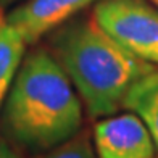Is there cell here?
<instances>
[{
    "label": "cell",
    "instance_id": "cell-3",
    "mask_svg": "<svg viewBox=\"0 0 158 158\" xmlns=\"http://www.w3.org/2000/svg\"><path fill=\"white\" fill-rule=\"evenodd\" d=\"M98 26L137 58L158 66V6L148 0H98Z\"/></svg>",
    "mask_w": 158,
    "mask_h": 158
},
{
    "label": "cell",
    "instance_id": "cell-6",
    "mask_svg": "<svg viewBox=\"0 0 158 158\" xmlns=\"http://www.w3.org/2000/svg\"><path fill=\"white\" fill-rule=\"evenodd\" d=\"M123 108L135 113L143 121L158 152V66L132 85Z\"/></svg>",
    "mask_w": 158,
    "mask_h": 158
},
{
    "label": "cell",
    "instance_id": "cell-10",
    "mask_svg": "<svg viewBox=\"0 0 158 158\" xmlns=\"http://www.w3.org/2000/svg\"><path fill=\"white\" fill-rule=\"evenodd\" d=\"M18 2H21V0H0V10H5V8H8V6H11V5L18 3Z\"/></svg>",
    "mask_w": 158,
    "mask_h": 158
},
{
    "label": "cell",
    "instance_id": "cell-9",
    "mask_svg": "<svg viewBox=\"0 0 158 158\" xmlns=\"http://www.w3.org/2000/svg\"><path fill=\"white\" fill-rule=\"evenodd\" d=\"M0 158H21L19 150L13 147L3 135H0Z\"/></svg>",
    "mask_w": 158,
    "mask_h": 158
},
{
    "label": "cell",
    "instance_id": "cell-8",
    "mask_svg": "<svg viewBox=\"0 0 158 158\" xmlns=\"http://www.w3.org/2000/svg\"><path fill=\"white\" fill-rule=\"evenodd\" d=\"M32 158H97L92 134L87 129H81L76 135L64 140L58 145L35 153Z\"/></svg>",
    "mask_w": 158,
    "mask_h": 158
},
{
    "label": "cell",
    "instance_id": "cell-11",
    "mask_svg": "<svg viewBox=\"0 0 158 158\" xmlns=\"http://www.w3.org/2000/svg\"><path fill=\"white\" fill-rule=\"evenodd\" d=\"M150 2H152L153 5H156V6H158V0H150Z\"/></svg>",
    "mask_w": 158,
    "mask_h": 158
},
{
    "label": "cell",
    "instance_id": "cell-5",
    "mask_svg": "<svg viewBox=\"0 0 158 158\" xmlns=\"http://www.w3.org/2000/svg\"><path fill=\"white\" fill-rule=\"evenodd\" d=\"M98 0H24L5 16L27 45H34Z\"/></svg>",
    "mask_w": 158,
    "mask_h": 158
},
{
    "label": "cell",
    "instance_id": "cell-1",
    "mask_svg": "<svg viewBox=\"0 0 158 158\" xmlns=\"http://www.w3.org/2000/svg\"><path fill=\"white\" fill-rule=\"evenodd\" d=\"M82 100L45 47L24 55L0 108L3 137L15 148L40 153L82 129Z\"/></svg>",
    "mask_w": 158,
    "mask_h": 158
},
{
    "label": "cell",
    "instance_id": "cell-7",
    "mask_svg": "<svg viewBox=\"0 0 158 158\" xmlns=\"http://www.w3.org/2000/svg\"><path fill=\"white\" fill-rule=\"evenodd\" d=\"M26 47L27 44L19 32L5 19V23L0 27V108L23 63Z\"/></svg>",
    "mask_w": 158,
    "mask_h": 158
},
{
    "label": "cell",
    "instance_id": "cell-4",
    "mask_svg": "<svg viewBox=\"0 0 158 158\" xmlns=\"http://www.w3.org/2000/svg\"><path fill=\"white\" fill-rule=\"evenodd\" d=\"M92 142L97 158H155L156 153L152 134L132 111L98 119Z\"/></svg>",
    "mask_w": 158,
    "mask_h": 158
},
{
    "label": "cell",
    "instance_id": "cell-2",
    "mask_svg": "<svg viewBox=\"0 0 158 158\" xmlns=\"http://www.w3.org/2000/svg\"><path fill=\"white\" fill-rule=\"evenodd\" d=\"M47 48L73 82L92 119L123 110L131 87L156 68L119 45L92 15L69 19L52 31Z\"/></svg>",
    "mask_w": 158,
    "mask_h": 158
}]
</instances>
